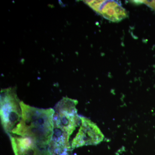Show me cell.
<instances>
[{
	"label": "cell",
	"instance_id": "1",
	"mask_svg": "<svg viewBox=\"0 0 155 155\" xmlns=\"http://www.w3.org/2000/svg\"><path fill=\"white\" fill-rule=\"evenodd\" d=\"M20 106L21 119L11 133L28 137L39 146L49 148L54 135V110L35 107L22 101Z\"/></svg>",
	"mask_w": 155,
	"mask_h": 155
},
{
	"label": "cell",
	"instance_id": "2",
	"mask_svg": "<svg viewBox=\"0 0 155 155\" xmlns=\"http://www.w3.org/2000/svg\"><path fill=\"white\" fill-rule=\"evenodd\" d=\"M78 104L77 100L65 97L54 109V132L51 146L58 152L67 153L71 149L70 137L81 121L77 114Z\"/></svg>",
	"mask_w": 155,
	"mask_h": 155
},
{
	"label": "cell",
	"instance_id": "3",
	"mask_svg": "<svg viewBox=\"0 0 155 155\" xmlns=\"http://www.w3.org/2000/svg\"><path fill=\"white\" fill-rule=\"evenodd\" d=\"M20 101L15 87L2 89L1 91L0 115L3 128L10 134L22 117Z\"/></svg>",
	"mask_w": 155,
	"mask_h": 155
},
{
	"label": "cell",
	"instance_id": "4",
	"mask_svg": "<svg viewBox=\"0 0 155 155\" xmlns=\"http://www.w3.org/2000/svg\"><path fill=\"white\" fill-rule=\"evenodd\" d=\"M80 128L71 142L72 149L87 145H96L104 140V134L94 122L86 117H81Z\"/></svg>",
	"mask_w": 155,
	"mask_h": 155
},
{
	"label": "cell",
	"instance_id": "5",
	"mask_svg": "<svg viewBox=\"0 0 155 155\" xmlns=\"http://www.w3.org/2000/svg\"><path fill=\"white\" fill-rule=\"evenodd\" d=\"M96 13L112 22H118L126 18L127 11L120 2L116 1H84Z\"/></svg>",
	"mask_w": 155,
	"mask_h": 155
},
{
	"label": "cell",
	"instance_id": "6",
	"mask_svg": "<svg viewBox=\"0 0 155 155\" xmlns=\"http://www.w3.org/2000/svg\"><path fill=\"white\" fill-rule=\"evenodd\" d=\"M9 136L15 155H54L49 148L39 146L28 137Z\"/></svg>",
	"mask_w": 155,
	"mask_h": 155
},
{
	"label": "cell",
	"instance_id": "7",
	"mask_svg": "<svg viewBox=\"0 0 155 155\" xmlns=\"http://www.w3.org/2000/svg\"><path fill=\"white\" fill-rule=\"evenodd\" d=\"M133 2L136 3H143L155 11V1H133Z\"/></svg>",
	"mask_w": 155,
	"mask_h": 155
}]
</instances>
